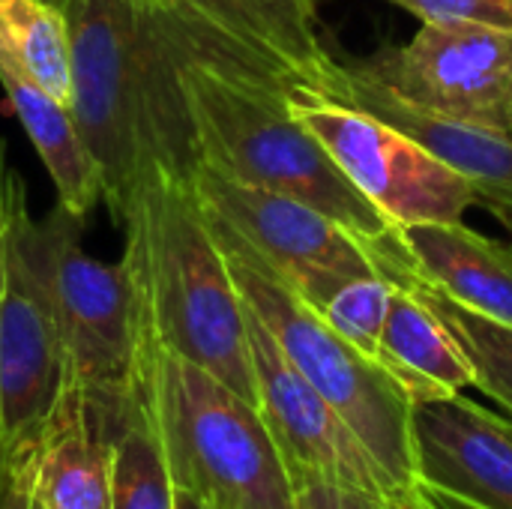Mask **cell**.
<instances>
[{
  "label": "cell",
  "instance_id": "obj_18",
  "mask_svg": "<svg viewBox=\"0 0 512 509\" xmlns=\"http://www.w3.org/2000/svg\"><path fill=\"white\" fill-rule=\"evenodd\" d=\"M378 363L399 381L411 402L438 399L474 387V369L468 357L462 354L444 321L402 279H393Z\"/></svg>",
  "mask_w": 512,
  "mask_h": 509
},
{
  "label": "cell",
  "instance_id": "obj_29",
  "mask_svg": "<svg viewBox=\"0 0 512 509\" xmlns=\"http://www.w3.org/2000/svg\"><path fill=\"white\" fill-rule=\"evenodd\" d=\"M48 3H54V6H60V9H63V3H66V0H48Z\"/></svg>",
  "mask_w": 512,
  "mask_h": 509
},
{
  "label": "cell",
  "instance_id": "obj_20",
  "mask_svg": "<svg viewBox=\"0 0 512 509\" xmlns=\"http://www.w3.org/2000/svg\"><path fill=\"white\" fill-rule=\"evenodd\" d=\"M0 42L60 102H72V45L66 12L48 0H0Z\"/></svg>",
  "mask_w": 512,
  "mask_h": 509
},
{
  "label": "cell",
  "instance_id": "obj_5",
  "mask_svg": "<svg viewBox=\"0 0 512 509\" xmlns=\"http://www.w3.org/2000/svg\"><path fill=\"white\" fill-rule=\"evenodd\" d=\"M207 219L243 303L273 333L294 369L342 414L405 495H426L414 480L411 399L399 381L339 336L234 228L213 213Z\"/></svg>",
  "mask_w": 512,
  "mask_h": 509
},
{
  "label": "cell",
  "instance_id": "obj_24",
  "mask_svg": "<svg viewBox=\"0 0 512 509\" xmlns=\"http://www.w3.org/2000/svg\"><path fill=\"white\" fill-rule=\"evenodd\" d=\"M423 24H489L510 27L512 0H393Z\"/></svg>",
  "mask_w": 512,
  "mask_h": 509
},
{
  "label": "cell",
  "instance_id": "obj_28",
  "mask_svg": "<svg viewBox=\"0 0 512 509\" xmlns=\"http://www.w3.org/2000/svg\"><path fill=\"white\" fill-rule=\"evenodd\" d=\"M396 509H441V507L435 504V498L423 495L420 501H414V504H405V507H396Z\"/></svg>",
  "mask_w": 512,
  "mask_h": 509
},
{
  "label": "cell",
  "instance_id": "obj_25",
  "mask_svg": "<svg viewBox=\"0 0 512 509\" xmlns=\"http://www.w3.org/2000/svg\"><path fill=\"white\" fill-rule=\"evenodd\" d=\"M36 438L6 444L0 450V509H42L36 495Z\"/></svg>",
  "mask_w": 512,
  "mask_h": 509
},
{
  "label": "cell",
  "instance_id": "obj_8",
  "mask_svg": "<svg viewBox=\"0 0 512 509\" xmlns=\"http://www.w3.org/2000/svg\"><path fill=\"white\" fill-rule=\"evenodd\" d=\"M288 108L393 228L462 222L465 210L480 204L462 174L387 120L306 84L288 93Z\"/></svg>",
  "mask_w": 512,
  "mask_h": 509
},
{
  "label": "cell",
  "instance_id": "obj_22",
  "mask_svg": "<svg viewBox=\"0 0 512 509\" xmlns=\"http://www.w3.org/2000/svg\"><path fill=\"white\" fill-rule=\"evenodd\" d=\"M240 3L258 21L267 42L300 78V84L318 90L324 78L333 72L336 60L327 54L321 42L312 0H240Z\"/></svg>",
  "mask_w": 512,
  "mask_h": 509
},
{
  "label": "cell",
  "instance_id": "obj_15",
  "mask_svg": "<svg viewBox=\"0 0 512 509\" xmlns=\"http://www.w3.org/2000/svg\"><path fill=\"white\" fill-rule=\"evenodd\" d=\"M417 276L465 309L512 327V246L462 222H420L393 231Z\"/></svg>",
  "mask_w": 512,
  "mask_h": 509
},
{
  "label": "cell",
  "instance_id": "obj_26",
  "mask_svg": "<svg viewBox=\"0 0 512 509\" xmlns=\"http://www.w3.org/2000/svg\"><path fill=\"white\" fill-rule=\"evenodd\" d=\"M291 483H294V509H396L366 492L321 477H297Z\"/></svg>",
  "mask_w": 512,
  "mask_h": 509
},
{
  "label": "cell",
  "instance_id": "obj_6",
  "mask_svg": "<svg viewBox=\"0 0 512 509\" xmlns=\"http://www.w3.org/2000/svg\"><path fill=\"white\" fill-rule=\"evenodd\" d=\"M66 387L51 231L0 141V438L39 435Z\"/></svg>",
  "mask_w": 512,
  "mask_h": 509
},
{
  "label": "cell",
  "instance_id": "obj_14",
  "mask_svg": "<svg viewBox=\"0 0 512 509\" xmlns=\"http://www.w3.org/2000/svg\"><path fill=\"white\" fill-rule=\"evenodd\" d=\"M129 402L108 405L75 384L66 387L36 438V495L42 509H111L114 444Z\"/></svg>",
  "mask_w": 512,
  "mask_h": 509
},
{
  "label": "cell",
  "instance_id": "obj_19",
  "mask_svg": "<svg viewBox=\"0 0 512 509\" xmlns=\"http://www.w3.org/2000/svg\"><path fill=\"white\" fill-rule=\"evenodd\" d=\"M372 252L378 258L381 273L411 285L426 300V306L444 321V327L450 330V336L456 339V345L474 369V387L489 393L512 414V327L465 309L462 303L450 300L444 291L429 285L423 276H417L393 234L381 243H372Z\"/></svg>",
  "mask_w": 512,
  "mask_h": 509
},
{
  "label": "cell",
  "instance_id": "obj_27",
  "mask_svg": "<svg viewBox=\"0 0 512 509\" xmlns=\"http://www.w3.org/2000/svg\"><path fill=\"white\" fill-rule=\"evenodd\" d=\"M174 509H213L207 501H201L198 495L186 492V489H177L174 486Z\"/></svg>",
  "mask_w": 512,
  "mask_h": 509
},
{
  "label": "cell",
  "instance_id": "obj_9",
  "mask_svg": "<svg viewBox=\"0 0 512 509\" xmlns=\"http://www.w3.org/2000/svg\"><path fill=\"white\" fill-rule=\"evenodd\" d=\"M192 183L207 213L234 228L315 312L357 276L381 273L372 246L327 213L195 159Z\"/></svg>",
  "mask_w": 512,
  "mask_h": 509
},
{
  "label": "cell",
  "instance_id": "obj_4",
  "mask_svg": "<svg viewBox=\"0 0 512 509\" xmlns=\"http://www.w3.org/2000/svg\"><path fill=\"white\" fill-rule=\"evenodd\" d=\"M141 390L177 489L213 509H294L288 465L255 402L144 339Z\"/></svg>",
  "mask_w": 512,
  "mask_h": 509
},
{
  "label": "cell",
  "instance_id": "obj_16",
  "mask_svg": "<svg viewBox=\"0 0 512 509\" xmlns=\"http://www.w3.org/2000/svg\"><path fill=\"white\" fill-rule=\"evenodd\" d=\"M174 39L177 51L219 72L270 90H294L300 78L267 42L240 0H138Z\"/></svg>",
  "mask_w": 512,
  "mask_h": 509
},
{
  "label": "cell",
  "instance_id": "obj_13",
  "mask_svg": "<svg viewBox=\"0 0 512 509\" xmlns=\"http://www.w3.org/2000/svg\"><path fill=\"white\" fill-rule=\"evenodd\" d=\"M318 93L351 102L408 132L444 165L462 174L477 189L480 204L492 207L507 225H512V135L426 114L363 75L354 63L336 60Z\"/></svg>",
  "mask_w": 512,
  "mask_h": 509
},
{
  "label": "cell",
  "instance_id": "obj_1",
  "mask_svg": "<svg viewBox=\"0 0 512 509\" xmlns=\"http://www.w3.org/2000/svg\"><path fill=\"white\" fill-rule=\"evenodd\" d=\"M72 117L120 219L159 165L192 171L198 150L180 87V51L138 0H66Z\"/></svg>",
  "mask_w": 512,
  "mask_h": 509
},
{
  "label": "cell",
  "instance_id": "obj_2",
  "mask_svg": "<svg viewBox=\"0 0 512 509\" xmlns=\"http://www.w3.org/2000/svg\"><path fill=\"white\" fill-rule=\"evenodd\" d=\"M120 222L123 261L153 339L258 405L246 303L198 201L192 171L153 168Z\"/></svg>",
  "mask_w": 512,
  "mask_h": 509
},
{
  "label": "cell",
  "instance_id": "obj_23",
  "mask_svg": "<svg viewBox=\"0 0 512 509\" xmlns=\"http://www.w3.org/2000/svg\"><path fill=\"white\" fill-rule=\"evenodd\" d=\"M393 294V279L387 273L348 279L321 309L318 315L345 336L354 348L378 360L381 330L387 321V306Z\"/></svg>",
  "mask_w": 512,
  "mask_h": 509
},
{
  "label": "cell",
  "instance_id": "obj_3",
  "mask_svg": "<svg viewBox=\"0 0 512 509\" xmlns=\"http://www.w3.org/2000/svg\"><path fill=\"white\" fill-rule=\"evenodd\" d=\"M198 159L351 228L369 246L387 240L390 219L345 177L327 147L291 114L288 93L219 72L195 57L177 60Z\"/></svg>",
  "mask_w": 512,
  "mask_h": 509
},
{
  "label": "cell",
  "instance_id": "obj_11",
  "mask_svg": "<svg viewBox=\"0 0 512 509\" xmlns=\"http://www.w3.org/2000/svg\"><path fill=\"white\" fill-rule=\"evenodd\" d=\"M249 351L258 387V411L288 465L291 480L321 477L366 492L390 507L420 498L405 495L342 414L294 369L273 333L246 306Z\"/></svg>",
  "mask_w": 512,
  "mask_h": 509
},
{
  "label": "cell",
  "instance_id": "obj_21",
  "mask_svg": "<svg viewBox=\"0 0 512 509\" xmlns=\"http://www.w3.org/2000/svg\"><path fill=\"white\" fill-rule=\"evenodd\" d=\"M111 509H174V480L141 384L114 444Z\"/></svg>",
  "mask_w": 512,
  "mask_h": 509
},
{
  "label": "cell",
  "instance_id": "obj_10",
  "mask_svg": "<svg viewBox=\"0 0 512 509\" xmlns=\"http://www.w3.org/2000/svg\"><path fill=\"white\" fill-rule=\"evenodd\" d=\"M351 63L426 114L512 135L510 27L423 24L411 42Z\"/></svg>",
  "mask_w": 512,
  "mask_h": 509
},
{
  "label": "cell",
  "instance_id": "obj_12",
  "mask_svg": "<svg viewBox=\"0 0 512 509\" xmlns=\"http://www.w3.org/2000/svg\"><path fill=\"white\" fill-rule=\"evenodd\" d=\"M414 480L462 509H512V423L462 393L411 402Z\"/></svg>",
  "mask_w": 512,
  "mask_h": 509
},
{
  "label": "cell",
  "instance_id": "obj_17",
  "mask_svg": "<svg viewBox=\"0 0 512 509\" xmlns=\"http://www.w3.org/2000/svg\"><path fill=\"white\" fill-rule=\"evenodd\" d=\"M0 84L57 189V207L84 219L102 201V177L81 141L72 108L48 93L3 42Z\"/></svg>",
  "mask_w": 512,
  "mask_h": 509
},
{
  "label": "cell",
  "instance_id": "obj_7",
  "mask_svg": "<svg viewBox=\"0 0 512 509\" xmlns=\"http://www.w3.org/2000/svg\"><path fill=\"white\" fill-rule=\"evenodd\" d=\"M51 255L69 384L90 399L126 405L141 384L147 318L135 279L120 258L108 264L81 246L84 219L51 213Z\"/></svg>",
  "mask_w": 512,
  "mask_h": 509
}]
</instances>
